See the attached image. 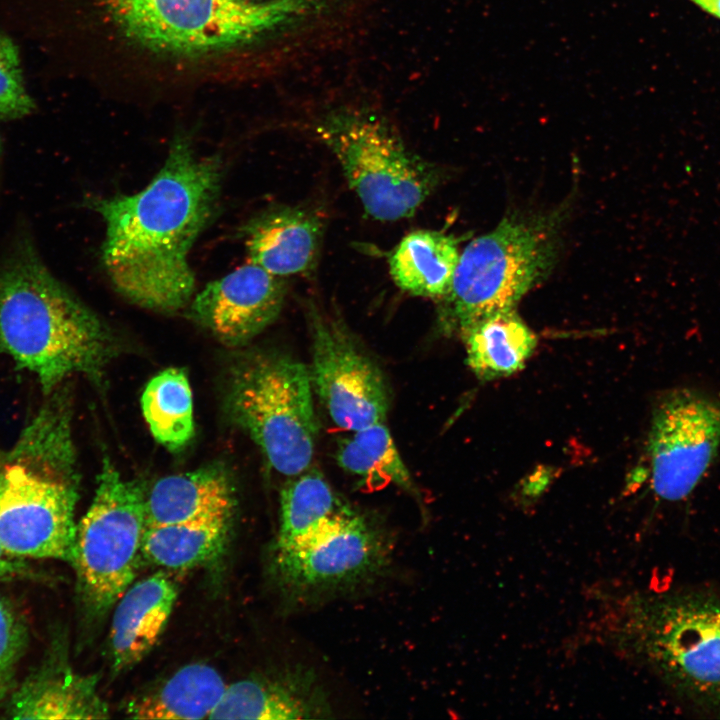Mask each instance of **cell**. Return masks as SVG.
I'll return each mask as SVG.
<instances>
[{
    "instance_id": "cell-1",
    "label": "cell",
    "mask_w": 720,
    "mask_h": 720,
    "mask_svg": "<svg viewBox=\"0 0 720 720\" xmlns=\"http://www.w3.org/2000/svg\"><path fill=\"white\" fill-rule=\"evenodd\" d=\"M221 179L218 155L200 157L187 137L177 136L144 189L86 200L105 221L102 262L123 296L160 312L191 301L195 277L188 256L213 216Z\"/></svg>"
},
{
    "instance_id": "cell-2",
    "label": "cell",
    "mask_w": 720,
    "mask_h": 720,
    "mask_svg": "<svg viewBox=\"0 0 720 720\" xmlns=\"http://www.w3.org/2000/svg\"><path fill=\"white\" fill-rule=\"evenodd\" d=\"M0 345L46 393L74 374L99 380L114 352L109 329L49 271L27 235L0 264Z\"/></svg>"
},
{
    "instance_id": "cell-3",
    "label": "cell",
    "mask_w": 720,
    "mask_h": 720,
    "mask_svg": "<svg viewBox=\"0 0 720 720\" xmlns=\"http://www.w3.org/2000/svg\"><path fill=\"white\" fill-rule=\"evenodd\" d=\"M70 409L54 395L0 451V546L11 557L72 562L78 499Z\"/></svg>"
},
{
    "instance_id": "cell-4",
    "label": "cell",
    "mask_w": 720,
    "mask_h": 720,
    "mask_svg": "<svg viewBox=\"0 0 720 720\" xmlns=\"http://www.w3.org/2000/svg\"><path fill=\"white\" fill-rule=\"evenodd\" d=\"M622 614L618 633L627 653L681 700L720 717V595L640 594Z\"/></svg>"
},
{
    "instance_id": "cell-5",
    "label": "cell",
    "mask_w": 720,
    "mask_h": 720,
    "mask_svg": "<svg viewBox=\"0 0 720 720\" xmlns=\"http://www.w3.org/2000/svg\"><path fill=\"white\" fill-rule=\"evenodd\" d=\"M569 202L540 212H512L460 254L453 283L441 300L442 321L459 334L477 320L514 309L557 262Z\"/></svg>"
},
{
    "instance_id": "cell-6",
    "label": "cell",
    "mask_w": 720,
    "mask_h": 720,
    "mask_svg": "<svg viewBox=\"0 0 720 720\" xmlns=\"http://www.w3.org/2000/svg\"><path fill=\"white\" fill-rule=\"evenodd\" d=\"M309 369L278 352H254L230 377L227 408L279 473L309 468L318 432Z\"/></svg>"
},
{
    "instance_id": "cell-7",
    "label": "cell",
    "mask_w": 720,
    "mask_h": 720,
    "mask_svg": "<svg viewBox=\"0 0 720 720\" xmlns=\"http://www.w3.org/2000/svg\"><path fill=\"white\" fill-rule=\"evenodd\" d=\"M303 0H103L120 30L152 51L200 56L247 44L291 21Z\"/></svg>"
},
{
    "instance_id": "cell-8",
    "label": "cell",
    "mask_w": 720,
    "mask_h": 720,
    "mask_svg": "<svg viewBox=\"0 0 720 720\" xmlns=\"http://www.w3.org/2000/svg\"><path fill=\"white\" fill-rule=\"evenodd\" d=\"M366 213L380 221L411 217L440 182L431 163L408 150L383 118L341 110L317 126Z\"/></svg>"
},
{
    "instance_id": "cell-9",
    "label": "cell",
    "mask_w": 720,
    "mask_h": 720,
    "mask_svg": "<svg viewBox=\"0 0 720 720\" xmlns=\"http://www.w3.org/2000/svg\"><path fill=\"white\" fill-rule=\"evenodd\" d=\"M147 529L146 496L103 460L93 500L76 527L72 564L88 609L105 614L133 583Z\"/></svg>"
},
{
    "instance_id": "cell-10",
    "label": "cell",
    "mask_w": 720,
    "mask_h": 720,
    "mask_svg": "<svg viewBox=\"0 0 720 720\" xmlns=\"http://www.w3.org/2000/svg\"><path fill=\"white\" fill-rule=\"evenodd\" d=\"M392 536L357 512L325 536L271 551L272 576L287 601L307 605L377 579L392 559Z\"/></svg>"
},
{
    "instance_id": "cell-11",
    "label": "cell",
    "mask_w": 720,
    "mask_h": 720,
    "mask_svg": "<svg viewBox=\"0 0 720 720\" xmlns=\"http://www.w3.org/2000/svg\"><path fill=\"white\" fill-rule=\"evenodd\" d=\"M720 448V405L690 389L668 392L654 409L648 438L649 481L668 502L687 498Z\"/></svg>"
},
{
    "instance_id": "cell-12",
    "label": "cell",
    "mask_w": 720,
    "mask_h": 720,
    "mask_svg": "<svg viewBox=\"0 0 720 720\" xmlns=\"http://www.w3.org/2000/svg\"><path fill=\"white\" fill-rule=\"evenodd\" d=\"M312 386L340 428L383 422L389 408L384 376L344 326L309 304Z\"/></svg>"
},
{
    "instance_id": "cell-13",
    "label": "cell",
    "mask_w": 720,
    "mask_h": 720,
    "mask_svg": "<svg viewBox=\"0 0 720 720\" xmlns=\"http://www.w3.org/2000/svg\"><path fill=\"white\" fill-rule=\"evenodd\" d=\"M285 293L281 277L251 262L208 283L191 299L189 312L221 342L239 346L276 319Z\"/></svg>"
},
{
    "instance_id": "cell-14",
    "label": "cell",
    "mask_w": 720,
    "mask_h": 720,
    "mask_svg": "<svg viewBox=\"0 0 720 720\" xmlns=\"http://www.w3.org/2000/svg\"><path fill=\"white\" fill-rule=\"evenodd\" d=\"M327 690L300 664L275 675L227 685L209 719L295 720L333 717Z\"/></svg>"
},
{
    "instance_id": "cell-15",
    "label": "cell",
    "mask_w": 720,
    "mask_h": 720,
    "mask_svg": "<svg viewBox=\"0 0 720 720\" xmlns=\"http://www.w3.org/2000/svg\"><path fill=\"white\" fill-rule=\"evenodd\" d=\"M243 233L251 262L282 278L314 268L323 222L311 209L279 205L250 219Z\"/></svg>"
},
{
    "instance_id": "cell-16",
    "label": "cell",
    "mask_w": 720,
    "mask_h": 720,
    "mask_svg": "<svg viewBox=\"0 0 720 720\" xmlns=\"http://www.w3.org/2000/svg\"><path fill=\"white\" fill-rule=\"evenodd\" d=\"M178 595L177 585L156 572L131 585L116 602L109 644L114 672L138 664L161 637Z\"/></svg>"
},
{
    "instance_id": "cell-17",
    "label": "cell",
    "mask_w": 720,
    "mask_h": 720,
    "mask_svg": "<svg viewBox=\"0 0 720 720\" xmlns=\"http://www.w3.org/2000/svg\"><path fill=\"white\" fill-rule=\"evenodd\" d=\"M356 513L318 470L307 469L281 490L279 528L272 550L291 549L321 538Z\"/></svg>"
},
{
    "instance_id": "cell-18",
    "label": "cell",
    "mask_w": 720,
    "mask_h": 720,
    "mask_svg": "<svg viewBox=\"0 0 720 720\" xmlns=\"http://www.w3.org/2000/svg\"><path fill=\"white\" fill-rule=\"evenodd\" d=\"M95 675H81L64 666L31 676L12 695L9 713L15 719H105L109 709L97 691Z\"/></svg>"
},
{
    "instance_id": "cell-19",
    "label": "cell",
    "mask_w": 720,
    "mask_h": 720,
    "mask_svg": "<svg viewBox=\"0 0 720 720\" xmlns=\"http://www.w3.org/2000/svg\"><path fill=\"white\" fill-rule=\"evenodd\" d=\"M233 487L223 467L210 465L157 481L146 496L147 527L231 516Z\"/></svg>"
},
{
    "instance_id": "cell-20",
    "label": "cell",
    "mask_w": 720,
    "mask_h": 720,
    "mask_svg": "<svg viewBox=\"0 0 720 720\" xmlns=\"http://www.w3.org/2000/svg\"><path fill=\"white\" fill-rule=\"evenodd\" d=\"M460 253L458 239L440 231L406 235L389 257V271L403 291L441 301L451 290Z\"/></svg>"
},
{
    "instance_id": "cell-21",
    "label": "cell",
    "mask_w": 720,
    "mask_h": 720,
    "mask_svg": "<svg viewBox=\"0 0 720 720\" xmlns=\"http://www.w3.org/2000/svg\"><path fill=\"white\" fill-rule=\"evenodd\" d=\"M467 364L482 380L513 374L534 351L537 338L515 309L487 315L465 328Z\"/></svg>"
},
{
    "instance_id": "cell-22",
    "label": "cell",
    "mask_w": 720,
    "mask_h": 720,
    "mask_svg": "<svg viewBox=\"0 0 720 720\" xmlns=\"http://www.w3.org/2000/svg\"><path fill=\"white\" fill-rule=\"evenodd\" d=\"M226 687L215 668L189 664L159 687L132 699L126 713L130 718L146 720L209 719Z\"/></svg>"
},
{
    "instance_id": "cell-23",
    "label": "cell",
    "mask_w": 720,
    "mask_h": 720,
    "mask_svg": "<svg viewBox=\"0 0 720 720\" xmlns=\"http://www.w3.org/2000/svg\"><path fill=\"white\" fill-rule=\"evenodd\" d=\"M230 515L147 527L142 555L150 563L186 570L214 559L224 548Z\"/></svg>"
},
{
    "instance_id": "cell-24",
    "label": "cell",
    "mask_w": 720,
    "mask_h": 720,
    "mask_svg": "<svg viewBox=\"0 0 720 720\" xmlns=\"http://www.w3.org/2000/svg\"><path fill=\"white\" fill-rule=\"evenodd\" d=\"M141 408L154 439L176 451L193 437V400L189 380L178 368L154 376L141 396Z\"/></svg>"
},
{
    "instance_id": "cell-25",
    "label": "cell",
    "mask_w": 720,
    "mask_h": 720,
    "mask_svg": "<svg viewBox=\"0 0 720 720\" xmlns=\"http://www.w3.org/2000/svg\"><path fill=\"white\" fill-rule=\"evenodd\" d=\"M338 464L369 485L393 483L416 494V487L383 422L353 431L338 443Z\"/></svg>"
},
{
    "instance_id": "cell-26",
    "label": "cell",
    "mask_w": 720,
    "mask_h": 720,
    "mask_svg": "<svg viewBox=\"0 0 720 720\" xmlns=\"http://www.w3.org/2000/svg\"><path fill=\"white\" fill-rule=\"evenodd\" d=\"M34 107L24 83L18 49L0 29V120L24 118Z\"/></svg>"
},
{
    "instance_id": "cell-27",
    "label": "cell",
    "mask_w": 720,
    "mask_h": 720,
    "mask_svg": "<svg viewBox=\"0 0 720 720\" xmlns=\"http://www.w3.org/2000/svg\"><path fill=\"white\" fill-rule=\"evenodd\" d=\"M25 632L13 611L0 598V704L14 684L16 666L22 655Z\"/></svg>"
},
{
    "instance_id": "cell-28",
    "label": "cell",
    "mask_w": 720,
    "mask_h": 720,
    "mask_svg": "<svg viewBox=\"0 0 720 720\" xmlns=\"http://www.w3.org/2000/svg\"><path fill=\"white\" fill-rule=\"evenodd\" d=\"M9 556L0 546V576L8 575L16 572L19 569V565L10 560Z\"/></svg>"
},
{
    "instance_id": "cell-29",
    "label": "cell",
    "mask_w": 720,
    "mask_h": 720,
    "mask_svg": "<svg viewBox=\"0 0 720 720\" xmlns=\"http://www.w3.org/2000/svg\"><path fill=\"white\" fill-rule=\"evenodd\" d=\"M707 13L720 18V0H690Z\"/></svg>"
},
{
    "instance_id": "cell-30",
    "label": "cell",
    "mask_w": 720,
    "mask_h": 720,
    "mask_svg": "<svg viewBox=\"0 0 720 720\" xmlns=\"http://www.w3.org/2000/svg\"><path fill=\"white\" fill-rule=\"evenodd\" d=\"M244 1H247V2H261V1H263V0H244Z\"/></svg>"
},
{
    "instance_id": "cell-31",
    "label": "cell",
    "mask_w": 720,
    "mask_h": 720,
    "mask_svg": "<svg viewBox=\"0 0 720 720\" xmlns=\"http://www.w3.org/2000/svg\"><path fill=\"white\" fill-rule=\"evenodd\" d=\"M1 155H2V144H1V140H0V160H1Z\"/></svg>"
}]
</instances>
